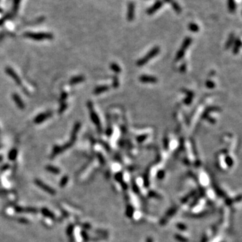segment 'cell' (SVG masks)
<instances>
[{
  "instance_id": "obj_1",
  "label": "cell",
  "mask_w": 242,
  "mask_h": 242,
  "mask_svg": "<svg viewBox=\"0 0 242 242\" xmlns=\"http://www.w3.org/2000/svg\"><path fill=\"white\" fill-rule=\"evenodd\" d=\"M160 52V48L159 47H155L151 49V51H149V52L147 53V55H145L141 58L140 59H139L137 62V65L139 67H142L144 66L150 60H151L154 57L157 56Z\"/></svg>"
},
{
  "instance_id": "obj_2",
  "label": "cell",
  "mask_w": 242,
  "mask_h": 242,
  "mask_svg": "<svg viewBox=\"0 0 242 242\" xmlns=\"http://www.w3.org/2000/svg\"><path fill=\"white\" fill-rule=\"evenodd\" d=\"M192 42V39L191 37H186L185 39L184 40V41H183L182 45L181 46L180 50L178 51V53H177L176 56V61H179L184 56V55H185V52L187 50V49L188 47H190V45H191Z\"/></svg>"
},
{
  "instance_id": "obj_3",
  "label": "cell",
  "mask_w": 242,
  "mask_h": 242,
  "mask_svg": "<svg viewBox=\"0 0 242 242\" xmlns=\"http://www.w3.org/2000/svg\"><path fill=\"white\" fill-rule=\"evenodd\" d=\"M87 106H88V108H89V114H90L91 120L92 121L93 123H94V125L96 126L98 130L100 131V132H101V131H102V127H101L100 121V119H99L98 114H97L96 113V112H95L94 107H93L92 106V104H91L90 102H88Z\"/></svg>"
},
{
  "instance_id": "obj_4",
  "label": "cell",
  "mask_w": 242,
  "mask_h": 242,
  "mask_svg": "<svg viewBox=\"0 0 242 242\" xmlns=\"http://www.w3.org/2000/svg\"><path fill=\"white\" fill-rule=\"evenodd\" d=\"M34 184L37 186H39V188H41L42 190H43L44 191L51 194V195H55L56 194V191H55V189H53L51 186L46 184L45 182H43V181L39 180V179H35L34 180Z\"/></svg>"
},
{
  "instance_id": "obj_5",
  "label": "cell",
  "mask_w": 242,
  "mask_h": 242,
  "mask_svg": "<svg viewBox=\"0 0 242 242\" xmlns=\"http://www.w3.org/2000/svg\"><path fill=\"white\" fill-rule=\"evenodd\" d=\"M24 36L26 37L32 39L34 40H37V41H41V40L45 39H52L53 36L50 34H45V33H26Z\"/></svg>"
},
{
  "instance_id": "obj_6",
  "label": "cell",
  "mask_w": 242,
  "mask_h": 242,
  "mask_svg": "<svg viewBox=\"0 0 242 242\" xmlns=\"http://www.w3.org/2000/svg\"><path fill=\"white\" fill-rule=\"evenodd\" d=\"M163 1L162 0H157V1H156L155 2L153 3V5H152L151 7H149L147 10V13L149 15L153 14L154 13L157 11V10H159V9L163 6Z\"/></svg>"
},
{
  "instance_id": "obj_7",
  "label": "cell",
  "mask_w": 242,
  "mask_h": 242,
  "mask_svg": "<svg viewBox=\"0 0 242 242\" xmlns=\"http://www.w3.org/2000/svg\"><path fill=\"white\" fill-rule=\"evenodd\" d=\"M135 5L133 2L129 3L127 7V18L129 21H132L135 18Z\"/></svg>"
},
{
  "instance_id": "obj_8",
  "label": "cell",
  "mask_w": 242,
  "mask_h": 242,
  "mask_svg": "<svg viewBox=\"0 0 242 242\" xmlns=\"http://www.w3.org/2000/svg\"><path fill=\"white\" fill-rule=\"evenodd\" d=\"M139 81L144 83H155L157 82V79L154 76L143 75L139 77Z\"/></svg>"
},
{
  "instance_id": "obj_9",
  "label": "cell",
  "mask_w": 242,
  "mask_h": 242,
  "mask_svg": "<svg viewBox=\"0 0 242 242\" xmlns=\"http://www.w3.org/2000/svg\"><path fill=\"white\" fill-rule=\"evenodd\" d=\"M51 114H52V112H46V113H43V114H39V115H38L37 117L35 118V119H34V123H41L42 122H43L44 121H45L46 119H48L51 116Z\"/></svg>"
},
{
  "instance_id": "obj_10",
  "label": "cell",
  "mask_w": 242,
  "mask_h": 242,
  "mask_svg": "<svg viewBox=\"0 0 242 242\" xmlns=\"http://www.w3.org/2000/svg\"><path fill=\"white\" fill-rule=\"evenodd\" d=\"M15 211L18 213H37V209H33V208H23L21 207H15Z\"/></svg>"
},
{
  "instance_id": "obj_11",
  "label": "cell",
  "mask_w": 242,
  "mask_h": 242,
  "mask_svg": "<svg viewBox=\"0 0 242 242\" xmlns=\"http://www.w3.org/2000/svg\"><path fill=\"white\" fill-rule=\"evenodd\" d=\"M6 72L7 73L8 75H9L11 76V77L13 78V79L16 82L18 83V84H21V81L20 78L18 77V76L17 75V74H16V73L13 71L12 69L11 68H7L6 69Z\"/></svg>"
},
{
  "instance_id": "obj_12",
  "label": "cell",
  "mask_w": 242,
  "mask_h": 242,
  "mask_svg": "<svg viewBox=\"0 0 242 242\" xmlns=\"http://www.w3.org/2000/svg\"><path fill=\"white\" fill-rule=\"evenodd\" d=\"M13 99L16 102V104L18 105V106L20 109H24V104H23L22 100H21V98L19 97L18 95L17 94H14L13 95Z\"/></svg>"
},
{
  "instance_id": "obj_13",
  "label": "cell",
  "mask_w": 242,
  "mask_h": 242,
  "mask_svg": "<svg viewBox=\"0 0 242 242\" xmlns=\"http://www.w3.org/2000/svg\"><path fill=\"white\" fill-rule=\"evenodd\" d=\"M234 41H235V35H234L233 33L230 34L229 37L227 41L226 42L225 48L227 49H229L231 47V45L234 43Z\"/></svg>"
},
{
  "instance_id": "obj_14",
  "label": "cell",
  "mask_w": 242,
  "mask_h": 242,
  "mask_svg": "<svg viewBox=\"0 0 242 242\" xmlns=\"http://www.w3.org/2000/svg\"><path fill=\"white\" fill-rule=\"evenodd\" d=\"M108 89H109V87H108V85H101V86L97 87L96 88L94 89V93L95 94H100L104 92V91L108 90Z\"/></svg>"
},
{
  "instance_id": "obj_15",
  "label": "cell",
  "mask_w": 242,
  "mask_h": 242,
  "mask_svg": "<svg viewBox=\"0 0 242 242\" xmlns=\"http://www.w3.org/2000/svg\"><path fill=\"white\" fill-rule=\"evenodd\" d=\"M234 46H233V52L234 54H237L239 52V49L241 48V42L240 41V39H237L236 41H234Z\"/></svg>"
},
{
  "instance_id": "obj_16",
  "label": "cell",
  "mask_w": 242,
  "mask_h": 242,
  "mask_svg": "<svg viewBox=\"0 0 242 242\" xmlns=\"http://www.w3.org/2000/svg\"><path fill=\"white\" fill-rule=\"evenodd\" d=\"M48 171H50L51 173H53L54 174H60V169L57 167L53 166V165H47L45 167Z\"/></svg>"
},
{
  "instance_id": "obj_17",
  "label": "cell",
  "mask_w": 242,
  "mask_h": 242,
  "mask_svg": "<svg viewBox=\"0 0 242 242\" xmlns=\"http://www.w3.org/2000/svg\"><path fill=\"white\" fill-rule=\"evenodd\" d=\"M228 9L231 13L235 12L236 9V3L235 0H228Z\"/></svg>"
},
{
  "instance_id": "obj_18",
  "label": "cell",
  "mask_w": 242,
  "mask_h": 242,
  "mask_svg": "<svg viewBox=\"0 0 242 242\" xmlns=\"http://www.w3.org/2000/svg\"><path fill=\"white\" fill-rule=\"evenodd\" d=\"M171 7H173L174 10L176 11L177 14H180V13L182 12V7H181L180 5L178 4V2H176V1H175L173 0V1L171 3Z\"/></svg>"
},
{
  "instance_id": "obj_19",
  "label": "cell",
  "mask_w": 242,
  "mask_h": 242,
  "mask_svg": "<svg viewBox=\"0 0 242 242\" xmlns=\"http://www.w3.org/2000/svg\"><path fill=\"white\" fill-rule=\"evenodd\" d=\"M41 213H43V215H45V217H49L50 219H54L55 218V215H53L52 212H51L50 211L48 210L46 208H43L41 209Z\"/></svg>"
},
{
  "instance_id": "obj_20",
  "label": "cell",
  "mask_w": 242,
  "mask_h": 242,
  "mask_svg": "<svg viewBox=\"0 0 242 242\" xmlns=\"http://www.w3.org/2000/svg\"><path fill=\"white\" fill-rule=\"evenodd\" d=\"M188 28H189L190 31L193 32H197L199 30V26L197 24L193 22L190 23L189 25H188Z\"/></svg>"
},
{
  "instance_id": "obj_21",
  "label": "cell",
  "mask_w": 242,
  "mask_h": 242,
  "mask_svg": "<svg viewBox=\"0 0 242 242\" xmlns=\"http://www.w3.org/2000/svg\"><path fill=\"white\" fill-rule=\"evenodd\" d=\"M83 80H84V77H83V76H77V77L72 78L71 81H70V83H71V84H75V83L81 82Z\"/></svg>"
},
{
  "instance_id": "obj_22",
  "label": "cell",
  "mask_w": 242,
  "mask_h": 242,
  "mask_svg": "<svg viewBox=\"0 0 242 242\" xmlns=\"http://www.w3.org/2000/svg\"><path fill=\"white\" fill-rule=\"evenodd\" d=\"M68 180H69L68 176H63L61 178V180H60V182H59V186L61 188L65 187V186L67 185V184Z\"/></svg>"
},
{
  "instance_id": "obj_23",
  "label": "cell",
  "mask_w": 242,
  "mask_h": 242,
  "mask_svg": "<svg viewBox=\"0 0 242 242\" xmlns=\"http://www.w3.org/2000/svg\"><path fill=\"white\" fill-rule=\"evenodd\" d=\"M110 68H111L112 71L116 72V73H120L121 71V69L119 67V65H118L116 63H112L111 65H110Z\"/></svg>"
},
{
  "instance_id": "obj_24",
  "label": "cell",
  "mask_w": 242,
  "mask_h": 242,
  "mask_svg": "<svg viewBox=\"0 0 242 242\" xmlns=\"http://www.w3.org/2000/svg\"><path fill=\"white\" fill-rule=\"evenodd\" d=\"M17 157V150L13 149L9 153V159L10 160H14Z\"/></svg>"
},
{
  "instance_id": "obj_25",
  "label": "cell",
  "mask_w": 242,
  "mask_h": 242,
  "mask_svg": "<svg viewBox=\"0 0 242 242\" xmlns=\"http://www.w3.org/2000/svg\"><path fill=\"white\" fill-rule=\"evenodd\" d=\"M73 229H74V227L73 225H72L68 227L67 229V233L68 235H72V233H73Z\"/></svg>"
},
{
  "instance_id": "obj_26",
  "label": "cell",
  "mask_w": 242,
  "mask_h": 242,
  "mask_svg": "<svg viewBox=\"0 0 242 242\" xmlns=\"http://www.w3.org/2000/svg\"><path fill=\"white\" fill-rule=\"evenodd\" d=\"M114 81H113V85H114V87H117L119 85V79H118L117 77H115V78H114Z\"/></svg>"
},
{
  "instance_id": "obj_27",
  "label": "cell",
  "mask_w": 242,
  "mask_h": 242,
  "mask_svg": "<svg viewBox=\"0 0 242 242\" xmlns=\"http://www.w3.org/2000/svg\"><path fill=\"white\" fill-rule=\"evenodd\" d=\"M207 86L209 87V88H213V87H215V83L212 82V81H208V82H207Z\"/></svg>"
},
{
  "instance_id": "obj_28",
  "label": "cell",
  "mask_w": 242,
  "mask_h": 242,
  "mask_svg": "<svg viewBox=\"0 0 242 242\" xmlns=\"http://www.w3.org/2000/svg\"><path fill=\"white\" fill-rule=\"evenodd\" d=\"M81 235H82V237H83V239L85 240V241H87V239H88V236H87V234L85 233V232H84V231H83V232H81Z\"/></svg>"
}]
</instances>
